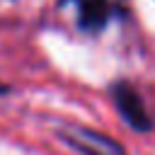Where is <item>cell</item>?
I'll return each instance as SVG.
<instances>
[{
	"mask_svg": "<svg viewBox=\"0 0 155 155\" xmlns=\"http://www.w3.org/2000/svg\"><path fill=\"white\" fill-rule=\"evenodd\" d=\"M58 136H61V140H65L70 148H75L82 155H126V150L114 138H107L85 126L68 124L58 131Z\"/></svg>",
	"mask_w": 155,
	"mask_h": 155,
	"instance_id": "6da1fadb",
	"label": "cell"
},
{
	"mask_svg": "<svg viewBox=\"0 0 155 155\" xmlns=\"http://www.w3.org/2000/svg\"><path fill=\"white\" fill-rule=\"evenodd\" d=\"M111 97H114V104H116V109L121 111V116H124L136 131H150V128H153L150 114L145 111L138 92H136L128 82H116V85L111 87Z\"/></svg>",
	"mask_w": 155,
	"mask_h": 155,
	"instance_id": "7a4b0ae2",
	"label": "cell"
},
{
	"mask_svg": "<svg viewBox=\"0 0 155 155\" xmlns=\"http://www.w3.org/2000/svg\"><path fill=\"white\" fill-rule=\"evenodd\" d=\"M75 5H78V22L85 31H99L111 15L109 0H75Z\"/></svg>",
	"mask_w": 155,
	"mask_h": 155,
	"instance_id": "3957f363",
	"label": "cell"
},
{
	"mask_svg": "<svg viewBox=\"0 0 155 155\" xmlns=\"http://www.w3.org/2000/svg\"><path fill=\"white\" fill-rule=\"evenodd\" d=\"M0 92H7V87H5V85H0Z\"/></svg>",
	"mask_w": 155,
	"mask_h": 155,
	"instance_id": "277c9868",
	"label": "cell"
}]
</instances>
